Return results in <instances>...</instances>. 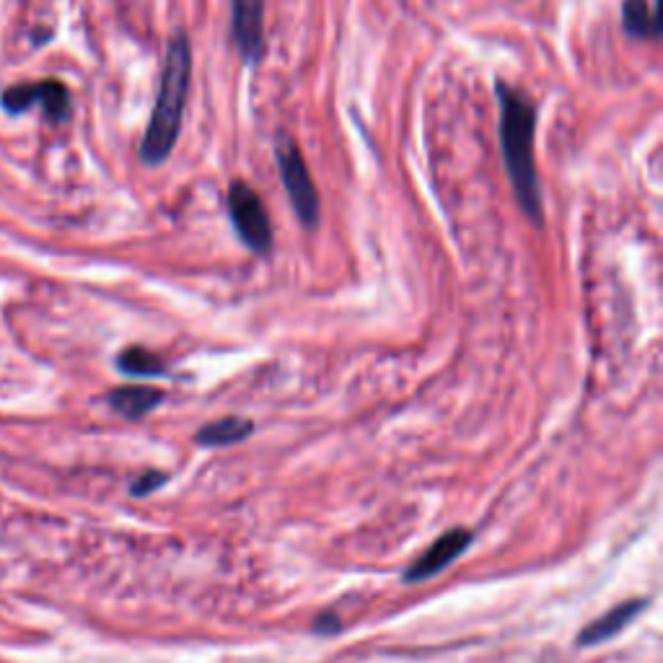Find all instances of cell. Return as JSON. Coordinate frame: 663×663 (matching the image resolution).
<instances>
[{
  "label": "cell",
  "mask_w": 663,
  "mask_h": 663,
  "mask_svg": "<svg viewBox=\"0 0 663 663\" xmlns=\"http://www.w3.org/2000/svg\"><path fill=\"white\" fill-rule=\"evenodd\" d=\"M495 93L501 101V144L505 171H508L513 192L521 210L534 224H542V189L534 161L536 105L521 89L505 81H495Z\"/></svg>",
  "instance_id": "6da1fadb"
},
{
  "label": "cell",
  "mask_w": 663,
  "mask_h": 663,
  "mask_svg": "<svg viewBox=\"0 0 663 663\" xmlns=\"http://www.w3.org/2000/svg\"><path fill=\"white\" fill-rule=\"evenodd\" d=\"M189 81H192V47L185 34H179L174 37L169 52H166L159 97H156L151 122H148L144 146H140V159L148 166L164 164L174 151L181 130V117H185Z\"/></svg>",
  "instance_id": "7a4b0ae2"
},
{
  "label": "cell",
  "mask_w": 663,
  "mask_h": 663,
  "mask_svg": "<svg viewBox=\"0 0 663 663\" xmlns=\"http://www.w3.org/2000/svg\"><path fill=\"white\" fill-rule=\"evenodd\" d=\"M228 212L241 241L257 255H267L273 247V226L255 189L244 181H234V187L228 189Z\"/></svg>",
  "instance_id": "3957f363"
},
{
  "label": "cell",
  "mask_w": 663,
  "mask_h": 663,
  "mask_svg": "<svg viewBox=\"0 0 663 663\" xmlns=\"http://www.w3.org/2000/svg\"><path fill=\"white\" fill-rule=\"evenodd\" d=\"M278 166L283 185H286V192L294 202L296 216L301 218L304 226H317L319 220V195L317 187H314V179L309 174V166H306L301 151L294 140H280L278 146Z\"/></svg>",
  "instance_id": "277c9868"
},
{
  "label": "cell",
  "mask_w": 663,
  "mask_h": 663,
  "mask_svg": "<svg viewBox=\"0 0 663 663\" xmlns=\"http://www.w3.org/2000/svg\"><path fill=\"white\" fill-rule=\"evenodd\" d=\"M3 107L8 112L19 115L31 107H42L52 120H66L70 115V97L68 89L58 81H39V83H21L8 89L3 97Z\"/></svg>",
  "instance_id": "5b68a950"
},
{
  "label": "cell",
  "mask_w": 663,
  "mask_h": 663,
  "mask_svg": "<svg viewBox=\"0 0 663 663\" xmlns=\"http://www.w3.org/2000/svg\"><path fill=\"white\" fill-rule=\"evenodd\" d=\"M231 19L236 47L255 66L265 58V0H231Z\"/></svg>",
  "instance_id": "8992f818"
},
{
  "label": "cell",
  "mask_w": 663,
  "mask_h": 663,
  "mask_svg": "<svg viewBox=\"0 0 663 663\" xmlns=\"http://www.w3.org/2000/svg\"><path fill=\"white\" fill-rule=\"evenodd\" d=\"M472 542V534L464 532V528H452V532H446L441 540H436L428 547V552L407 567L405 578L409 583H417V581H425V578H433V575L444 571L448 563H454L456 557L462 555L464 550H467V544Z\"/></svg>",
  "instance_id": "52a82bcc"
},
{
  "label": "cell",
  "mask_w": 663,
  "mask_h": 663,
  "mask_svg": "<svg viewBox=\"0 0 663 663\" xmlns=\"http://www.w3.org/2000/svg\"><path fill=\"white\" fill-rule=\"evenodd\" d=\"M643 606H645V602H641V598H633V602L614 606L612 612H606L604 617L591 622V625L583 630V633L578 635V645H598L604 641H612L614 635H620L622 630H625L630 622L637 617V612H641Z\"/></svg>",
  "instance_id": "ba28073f"
},
{
  "label": "cell",
  "mask_w": 663,
  "mask_h": 663,
  "mask_svg": "<svg viewBox=\"0 0 663 663\" xmlns=\"http://www.w3.org/2000/svg\"><path fill=\"white\" fill-rule=\"evenodd\" d=\"M622 23H625V31L630 37L659 39V6L649 3V0H625V6H622Z\"/></svg>",
  "instance_id": "9c48e42d"
},
{
  "label": "cell",
  "mask_w": 663,
  "mask_h": 663,
  "mask_svg": "<svg viewBox=\"0 0 663 663\" xmlns=\"http://www.w3.org/2000/svg\"><path fill=\"white\" fill-rule=\"evenodd\" d=\"M112 407L125 417H144L146 413L161 402V392L151 389V386H122V389L112 392Z\"/></svg>",
  "instance_id": "30bf717a"
},
{
  "label": "cell",
  "mask_w": 663,
  "mask_h": 663,
  "mask_svg": "<svg viewBox=\"0 0 663 663\" xmlns=\"http://www.w3.org/2000/svg\"><path fill=\"white\" fill-rule=\"evenodd\" d=\"M251 433V423L244 417H224L216 420L197 433V444L202 446H231L239 444L241 438H247Z\"/></svg>",
  "instance_id": "8fae6325"
},
{
  "label": "cell",
  "mask_w": 663,
  "mask_h": 663,
  "mask_svg": "<svg viewBox=\"0 0 663 663\" xmlns=\"http://www.w3.org/2000/svg\"><path fill=\"white\" fill-rule=\"evenodd\" d=\"M120 370L128 376H140V378H148V376H159L164 374V363L159 355H154L151 350H146V347H130V350H125L120 355Z\"/></svg>",
  "instance_id": "7c38bea8"
},
{
  "label": "cell",
  "mask_w": 663,
  "mask_h": 663,
  "mask_svg": "<svg viewBox=\"0 0 663 663\" xmlns=\"http://www.w3.org/2000/svg\"><path fill=\"white\" fill-rule=\"evenodd\" d=\"M164 483H166V475H161V472H146L144 477L132 483V495H148L154 493L156 487H161Z\"/></svg>",
  "instance_id": "4fadbf2b"
}]
</instances>
